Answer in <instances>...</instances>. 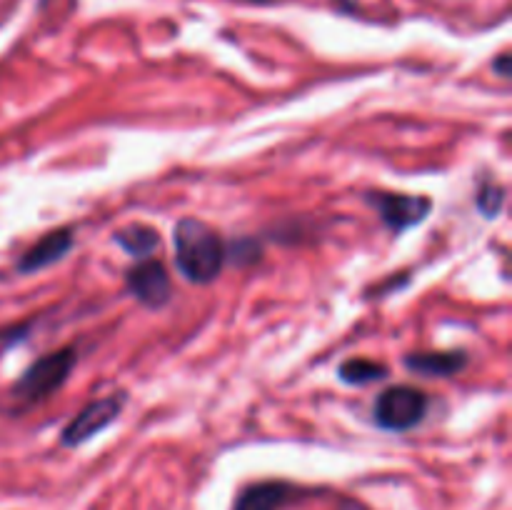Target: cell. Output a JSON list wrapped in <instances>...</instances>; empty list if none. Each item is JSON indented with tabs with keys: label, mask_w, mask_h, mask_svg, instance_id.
Returning a JSON list of instances; mask_svg holds the SVG:
<instances>
[{
	"label": "cell",
	"mask_w": 512,
	"mask_h": 510,
	"mask_svg": "<svg viewBox=\"0 0 512 510\" xmlns=\"http://www.w3.org/2000/svg\"><path fill=\"white\" fill-rule=\"evenodd\" d=\"M428 413V395L410 385H393L375 400V423L390 433H405L415 428Z\"/></svg>",
	"instance_id": "cell-3"
},
{
	"label": "cell",
	"mask_w": 512,
	"mask_h": 510,
	"mask_svg": "<svg viewBox=\"0 0 512 510\" xmlns=\"http://www.w3.org/2000/svg\"><path fill=\"white\" fill-rule=\"evenodd\" d=\"M70 248H73V230L70 228L53 230V233L43 235V238H40L38 243L23 255V258H20L18 273H25V275L38 273V270L63 260Z\"/></svg>",
	"instance_id": "cell-7"
},
{
	"label": "cell",
	"mask_w": 512,
	"mask_h": 510,
	"mask_svg": "<svg viewBox=\"0 0 512 510\" xmlns=\"http://www.w3.org/2000/svg\"><path fill=\"white\" fill-rule=\"evenodd\" d=\"M493 68L498 70V75H503V78H508V75H510V55H508V53L500 55V58L493 63Z\"/></svg>",
	"instance_id": "cell-13"
},
{
	"label": "cell",
	"mask_w": 512,
	"mask_h": 510,
	"mask_svg": "<svg viewBox=\"0 0 512 510\" xmlns=\"http://www.w3.org/2000/svg\"><path fill=\"white\" fill-rule=\"evenodd\" d=\"M505 205V188L498 183H485L478 190V210L485 218H498Z\"/></svg>",
	"instance_id": "cell-12"
},
{
	"label": "cell",
	"mask_w": 512,
	"mask_h": 510,
	"mask_svg": "<svg viewBox=\"0 0 512 510\" xmlns=\"http://www.w3.org/2000/svg\"><path fill=\"white\" fill-rule=\"evenodd\" d=\"M338 375L343 383L348 385H368L373 380H380L388 375V368L375 360L368 358H353V360H345L343 365L338 368Z\"/></svg>",
	"instance_id": "cell-11"
},
{
	"label": "cell",
	"mask_w": 512,
	"mask_h": 510,
	"mask_svg": "<svg viewBox=\"0 0 512 510\" xmlns=\"http://www.w3.org/2000/svg\"><path fill=\"white\" fill-rule=\"evenodd\" d=\"M368 203L378 210L380 220L393 230L395 235L405 233L413 225H420L428 218L433 200L425 195L405 193H368Z\"/></svg>",
	"instance_id": "cell-5"
},
{
	"label": "cell",
	"mask_w": 512,
	"mask_h": 510,
	"mask_svg": "<svg viewBox=\"0 0 512 510\" xmlns=\"http://www.w3.org/2000/svg\"><path fill=\"white\" fill-rule=\"evenodd\" d=\"M248 3H273V0H248Z\"/></svg>",
	"instance_id": "cell-14"
},
{
	"label": "cell",
	"mask_w": 512,
	"mask_h": 510,
	"mask_svg": "<svg viewBox=\"0 0 512 510\" xmlns=\"http://www.w3.org/2000/svg\"><path fill=\"white\" fill-rule=\"evenodd\" d=\"M75 360H78V355L73 348H60L55 353L43 355L10 388V398L23 405L40 403L68 380V375L75 368Z\"/></svg>",
	"instance_id": "cell-2"
},
{
	"label": "cell",
	"mask_w": 512,
	"mask_h": 510,
	"mask_svg": "<svg viewBox=\"0 0 512 510\" xmlns=\"http://www.w3.org/2000/svg\"><path fill=\"white\" fill-rule=\"evenodd\" d=\"M115 243L125 250V253L135 255V258H148L155 248L160 245L158 230L150 228V225H125V228L115 230Z\"/></svg>",
	"instance_id": "cell-10"
},
{
	"label": "cell",
	"mask_w": 512,
	"mask_h": 510,
	"mask_svg": "<svg viewBox=\"0 0 512 510\" xmlns=\"http://www.w3.org/2000/svg\"><path fill=\"white\" fill-rule=\"evenodd\" d=\"M405 368L425 378H453L468 368V355L463 350H445V353H410L405 355Z\"/></svg>",
	"instance_id": "cell-8"
},
{
	"label": "cell",
	"mask_w": 512,
	"mask_h": 510,
	"mask_svg": "<svg viewBox=\"0 0 512 510\" xmlns=\"http://www.w3.org/2000/svg\"><path fill=\"white\" fill-rule=\"evenodd\" d=\"M293 498V488L288 483H255L240 493L235 510H278L280 505Z\"/></svg>",
	"instance_id": "cell-9"
},
{
	"label": "cell",
	"mask_w": 512,
	"mask_h": 510,
	"mask_svg": "<svg viewBox=\"0 0 512 510\" xmlns=\"http://www.w3.org/2000/svg\"><path fill=\"white\" fill-rule=\"evenodd\" d=\"M125 408V395H105V398L95 400V403L85 405L73 420L60 433V443L68 448H78V445L88 443L98 433H103L110 423L118 420V415Z\"/></svg>",
	"instance_id": "cell-4"
},
{
	"label": "cell",
	"mask_w": 512,
	"mask_h": 510,
	"mask_svg": "<svg viewBox=\"0 0 512 510\" xmlns=\"http://www.w3.org/2000/svg\"><path fill=\"white\" fill-rule=\"evenodd\" d=\"M175 265L193 283H213L228 260V248L218 230L198 218H180L173 233Z\"/></svg>",
	"instance_id": "cell-1"
},
{
	"label": "cell",
	"mask_w": 512,
	"mask_h": 510,
	"mask_svg": "<svg viewBox=\"0 0 512 510\" xmlns=\"http://www.w3.org/2000/svg\"><path fill=\"white\" fill-rule=\"evenodd\" d=\"M125 283H128L133 298H138L148 308H163L173 293L170 275L160 260H143L135 268H130L125 275Z\"/></svg>",
	"instance_id": "cell-6"
}]
</instances>
